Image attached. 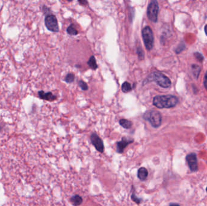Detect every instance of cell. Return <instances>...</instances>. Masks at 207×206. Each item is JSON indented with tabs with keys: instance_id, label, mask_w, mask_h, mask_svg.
<instances>
[{
	"instance_id": "cell-9",
	"label": "cell",
	"mask_w": 207,
	"mask_h": 206,
	"mask_svg": "<svg viewBox=\"0 0 207 206\" xmlns=\"http://www.w3.org/2000/svg\"><path fill=\"white\" fill-rule=\"evenodd\" d=\"M133 141H134L133 140H129L126 137L122 138V140L117 143V149H116L117 152L119 154L123 153L126 146L129 144L132 143Z\"/></svg>"
},
{
	"instance_id": "cell-1",
	"label": "cell",
	"mask_w": 207,
	"mask_h": 206,
	"mask_svg": "<svg viewBox=\"0 0 207 206\" xmlns=\"http://www.w3.org/2000/svg\"><path fill=\"white\" fill-rule=\"evenodd\" d=\"M179 103L178 98L174 95L167 94L156 96L153 98V103L158 108H170Z\"/></svg>"
},
{
	"instance_id": "cell-15",
	"label": "cell",
	"mask_w": 207,
	"mask_h": 206,
	"mask_svg": "<svg viewBox=\"0 0 207 206\" xmlns=\"http://www.w3.org/2000/svg\"><path fill=\"white\" fill-rule=\"evenodd\" d=\"M135 191V188H134L133 186H132V194L131 195V198L133 201L136 203L137 204H139L142 202V199L138 198V196H136Z\"/></svg>"
},
{
	"instance_id": "cell-27",
	"label": "cell",
	"mask_w": 207,
	"mask_h": 206,
	"mask_svg": "<svg viewBox=\"0 0 207 206\" xmlns=\"http://www.w3.org/2000/svg\"><path fill=\"white\" fill-rule=\"evenodd\" d=\"M2 126L0 125V131L2 130Z\"/></svg>"
},
{
	"instance_id": "cell-3",
	"label": "cell",
	"mask_w": 207,
	"mask_h": 206,
	"mask_svg": "<svg viewBox=\"0 0 207 206\" xmlns=\"http://www.w3.org/2000/svg\"><path fill=\"white\" fill-rule=\"evenodd\" d=\"M143 118L147 120L153 128H157L161 126L162 123V115L161 113L156 110L147 111L143 115Z\"/></svg>"
},
{
	"instance_id": "cell-10",
	"label": "cell",
	"mask_w": 207,
	"mask_h": 206,
	"mask_svg": "<svg viewBox=\"0 0 207 206\" xmlns=\"http://www.w3.org/2000/svg\"><path fill=\"white\" fill-rule=\"evenodd\" d=\"M38 96L40 99L49 102H52L57 99L56 96L53 94V93L51 92H45L44 91H39L38 92Z\"/></svg>"
},
{
	"instance_id": "cell-21",
	"label": "cell",
	"mask_w": 207,
	"mask_h": 206,
	"mask_svg": "<svg viewBox=\"0 0 207 206\" xmlns=\"http://www.w3.org/2000/svg\"><path fill=\"white\" fill-rule=\"evenodd\" d=\"M137 54H138V57L139 58V59H140V60L144 59V51L142 50V49L140 47L137 48Z\"/></svg>"
},
{
	"instance_id": "cell-23",
	"label": "cell",
	"mask_w": 207,
	"mask_h": 206,
	"mask_svg": "<svg viewBox=\"0 0 207 206\" xmlns=\"http://www.w3.org/2000/svg\"><path fill=\"white\" fill-rule=\"evenodd\" d=\"M204 87L206 89L207 92V71L205 74V77H204Z\"/></svg>"
},
{
	"instance_id": "cell-20",
	"label": "cell",
	"mask_w": 207,
	"mask_h": 206,
	"mask_svg": "<svg viewBox=\"0 0 207 206\" xmlns=\"http://www.w3.org/2000/svg\"><path fill=\"white\" fill-rule=\"evenodd\" d=\"M78 85H79L80 87V88H81L82 90H84V91H87V90H88V89H89L88 85H87V84L84 81L81 80H80L79 82H78Z\"/></svg>"
},
{
	"instance_id": "cell-6",
	"label": "cell",
	"mask_w": 207,
	"mask_h": 206,
	"mask_svg": "<svg viewBox=\"0 0 207 206\" xmlns=\"http://www.w3.org/2000/svg\"><path fill=\"white\" fill-rule=\"evenodd\" d=\"M45 25L47 29L53 32H59V25L57 17L53 15H47L45 18Z\"/></svg>"
},
{
	"instance_id": "cell-28",
	"label": "cell",
	"mask_w": 207,
	"mask_h": 206,
	"mask_svg": "<svg viewBox=\"0 0 207 206\" xmlns=\"http://www.w3.org/2000/svg\"></svg>"
},
{
	"instance_id": "cell-26",
	"label": "cell",
	"mask_w": 207,
	"mask_h": 206,
	"mask_svg": "<svg viewBox=\"0 0 207 206\" xmlns=\"http://www.w3.org/2000/svg\"><path fill=\"white\" fill-rule=\"evenodd\" d=\"M204 31H205V34L207 36V24L205 26V27H204Z\"/></svg>"
},
{
	"instance_id": "cell-12",
	"label": "cell",
	"mask_w": 207,
	"mask_h": 206,
	"mask_svg": "<svg viewBox=\"0 0 207 206\" xmlns=\"http://www.w3.org/2000/svg\"><path fill=\"white\" fill-rule=\"evenodd\" d=\"M70 201L75 206H78L80 205L83 201L82 197L79 195H73L70 198Z\"/></svg>"
},
{
	"instance_id": "cell-2",
	"label": "cell",
	"mask_w": 207,
	"mask_h": 206,
	"mask_svg": "<svg viewBox=\"0 0 207 206\" xmlns=\"http://www.w3.org/2000/svg\"><path fill=\"white\" fill-rule=\"evenodd\" d=\"M150 82H155L158 85L164 88H169L172 85V82L170 79L162 73L158 71L151 73L147 79L144 81L143 85Z\"/></svg>"
},
{
	"instance_id": "cell-4",
	"label": "cell",
	"mask_w": 207,
	"mask_h": 206,
	"mask_svg": "<svg viewBox=\"0 0 207 206\" xmlns=\"http://www.w3.org/2000/svg\"><path fill=\"white\" fill-rule=\"evenodd\" d=\"M142 36L146 49L149 51L151 50L154 44V36L153 31L149 26H147L142 29Z\"/></svg>"
},
{
	"instance_id": "cell-5",
	"label": "cell",
	"mask_w": 207,
	"mask_h": 206,
	"mask_svg": "<svg viewBox=\"0 0 207 206\" xmlns=\"http://www.w3.org/2000/svg\"><path fill=\"white\" fill-rule=\"evenodd\" d=\"M159 10L158 2L156 0L151 1L147 8V16L151 21L153 23L158 21Z\"/></svg>"
},
{
	"instance_id": "cell-13",
	"label": "cell",
	"mask_w": 207,
	"mask_h": 206,
	"mask_svg": "<svg viewBox=\"0 0 207 206\" xmlns=\"http://www.w3.org/2000/svg\"><path fill=\"white\" fill-rule=\"evenodd\" d=\"M87 64H88L89 67L92 69H96L98 67V66L96 64V59L94 56H92L91 57H90L89 61L87 62Z\"/></svg>"
},
{
	"instance_id": "cell-14",
	"label": "cell",
	"mask_w": 207,
	"mask_h": 206,
	"mask_svg": "<svg viewBox=\"0 0 207 206\" xmlns=\"http://www.w3.org/2000/svg\"><path fill=\"white\" fill-rule=\"evenodd\" d=\"M119 124L125 129H130L132 126V122L126 119H121L119 120Z\"/></svg>"
},
{
	"instance_id": "cell-22",
	"label": "cell",
	"mask_w": 207,
	"mask_h": 206,
	"mask_svg": "<svg viewBox=\"0 0 207 206\" xmlns=\"http://www.w3.org/2000/svg\"><path fill=\"white\" fill-rule=\"evenodd\" d=\"M194 55H195L196 58L197 59V60H199V62H202L203 61L204 59V56H203L201 53H199V52H196V53H195Z\"/></svg>"
},
{
	"instance_id": "cell-18",
	"label": "cell",
	"mask_w": 207,
	"mask_h": 206,
	"mask_svg": "<svg viewBox=\"0 0 207 206\" xmlns=\"http://www.w3.org/2000/svg\"><path fill=\"white\" fill-rule=\"evenodd\" d=\"M67 32L68 33V34H70V35H76L78 34V32L77 31V30L74 27L73 24H71L67 28Z\"/></svg>"
},
{
	"instance_id": "cell-19",
	"label": "cell",
	"mask_w": 207,
	"mask_h": 206,
	"mask_svg": "<svg viewBox=\"0 0 207 206\" xmlns=\"http://www.w3.org/2000/svg\"><path fill=\"white\" fill-rule=\"evenodd\" d=\"M64 80L67 83H71L75 80V75L73 73H69L66 76Z\"/></svg>"
},
{
	"instance_id": "cell-16",
	"label": "cell",
	"mask_w": 207,
	"mask_h": 206,
	"mask_svg": "<svg viewBox=\"0 0 207 206\" xmlns=\"http://www.w3.org/2000/svg\"><path fill=\"white\" fill-rule=\"evenodd\" d=\"M191 69H192L193 74L194 76L195 77L196 79H197L198 77H199V76L200 71V67L198 65L193 64V65H191Z\"/></svg>"
},
{
	"instance_id": "cell-17",
	"label": "cell",
	"mask_w": 207,
	"mask_h": 206,
	"mask_svg": "<svg viewBox=\"0 0 207 206\" xmlns=\"http://www.w3.org/2000/svg\"><path fill=\"white\" fill-rule=\"evenodd\" d=\"M132 90V87L131 86V84L128 82H125L122 85V91L126 93L128 92H131Z\"/></svg>"
},
{
	"instance_id": "cell-11",
	"label": "cell",
	"mask_w": 207,
	"mask_h": 206,
	"mask_svg": "<svg viewBox=\"0 0 207 206\" xmlns=\"http://www.w3.org/2000/svg\"><path fill=\"white\" fill-rule=\"evenodd\" d=\"M149 172L145 168L142 167L138 169V178L141 181H145L148 177Z\"/></svg>"
},
{
	"instance_id": "cell-24",
	"label": "cell",
	"mask_w": 207,
	"mask_h": 206,
	"mask_svg": "<svg viewBox=\"0 0 207 206\" xmlns=\"http://www.w3.org/2000/svg\"><path fill=\"white\" fill-rule=\"evenodd\" d=\"M78 2L80 4V5H85L88 4V2L87 1H78Z\"/></svg>"
},
{
	"instance_id": "cell-7",
	"label": "cell",
	"mask_w": 207,
	"mask_h": 206,
	"mask_svg": "<svg viewBox=\"0 0 207 206\" xmlns=\"http://www.w3.org/2000/svg\"><path fill=\"white\" fill-rule=\"evenodd\" d=\"M186 160L188 163L190 169L192 172H196L198 170L197 159L196 154L191 153L187 155L186 157Z\"/></svg>"
},
{
	"instance_id": "cell-25",
	"label": "cell",
	"mask_w": 207,
	"mask_h": 206,
	"mask_svg": "<svg viewBox=\"0 0 207 206\" xmlns=\"http://www.w3.org/2000/svg\"><path fill=\"white\" fill-rule=\"evenodd\" d=\"M169 206H180V205L178 204H176V203H172L170 204Z\"/></svg>"
},
{
	"instance_id": "cell-8",
	"label": "cell",
	"mask_w": 207,
	"mask_h": 206,
	"mask_svg": "<svg viewBox=\"0 0 207 206\" xmlns=\"http://www.w3.org/2000/svg\"><path fill=\"white\" fill-rule=\"evenodd\" d=\"M92 144L95 147L96 149L99 151L100 153H103L104 149L103 140L99 137L96 133H93L90 137Z\"/></svg>"
}]
</instances>
